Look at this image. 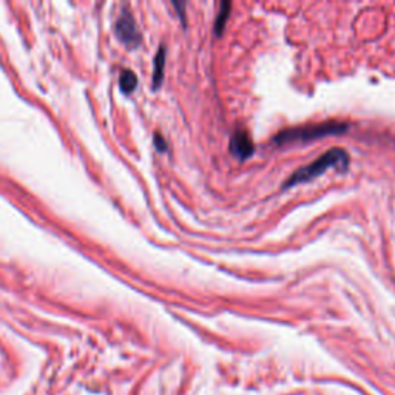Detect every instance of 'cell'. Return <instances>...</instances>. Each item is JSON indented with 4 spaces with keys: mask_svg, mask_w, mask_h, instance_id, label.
<instances>
[{
    "mask_svg": "<svg viewBox=\"0 0 395 395\" xmlns=\"http://www.w3.org/2000/svg\"><path fill=\"white\" fill-rule=\"evenodd\" d=\"M155 146L160 151H167V141L160 133L155 135Z\"/></svg>",
    "mask_w": 395,
    "mask_h": 395,
    "instance_id": "ba28073f",
    "label": "cell"
},
{
    "mask_svg": "<svg viewBox=\"0 0 395 395\" xmlns=\"http://www.w3.org/2000/svg\"><path fill=\"white\" fill-rule=\"evenodd\" d=\"M347 128L349 125L346 122H337V121L309 124L302 125V127H293L280 131L278 135L273 136V142L278 144V146H286V144L292 142H307L320 139V137L325 136L345 133Z\"/></svg>",
    "mask_w": 395,
    "mask_h": 395,
    "instance_id": "7a4b0ae2",
    "label": "cell"
},
{
    "mask_svg": "<svg viewBox=\"0 0 395 395\" xmlns=\"http://www.w3.org/2000/svg\"><path fill=\"white\" fill-rule=\"evenodd\" d=\"M230 10H232V3H229V2L220 3L218 16H216V19H215V32L218 36L224 31V26H226V22L230 16Z\"/></svg>",
    "mask_w": 395,
    "mask_h": 395,
    "instance_id": "52a82bcc",
    "label": "cell"
},
{
    "mask_svg": "<svg viewBox=\"0 0 395 395\" xmlns=\"http://www.w3.org/2000/svg\"><path fill=\"white\" fill-rule=\"evenodd\" d=\"M115 32L119 41L125 45L127 48H136L139 47L142 42L141 32L137 30V25L133 15L128 10H125L121 12L119 19L116 21Z\"/></svg>",
    "mask_w": 395,
    "mask_h": 395,
    "instance_id": "3957f363",
    "label": "cell"
},
{
    "mask_svg": "<svg viewBox=\"0 0 395 395\" xmlns=\"http://www.w3.org/2000/svg\"><path fill=\"white\" fill-rule=\"evenodd\" d=\"M166 47L161 45L160 51L155 57V70H153V90L160 88L164 79V67H166Z\"/></svg>",
    "mask_w": 395,
    "mask_h": 395,
    "instance_id": "5b68a950",
    "label": "cell"
},
{
    "mask_svg": "<svg viewBox=\"0 0 395 395\" xmlns=\"http://www.w3.org/2000/svg\"><path fill=\"white\" fill-rule=\"evenodd\" d=\"M137 85V77L131 70H124L119 76V87L122 90V93L131 95L136 90Z\"/></svg>",
    "mask_w": 395,
    "mask_h": 395,
    "instance_id": "8992f818",
    "label": "cell"
},
{
    "mask_svg": "<svg viewBox=\"0 0 395 395\" xmlns=\"http://www.w3.org/2000/svg\"><path fill=\"white\" fill-rule=\"evenodd\" d=\"M340 167L346 170L349 167V155L347 151L343 148H332L326 151L325 155H321L318 160H315L314 162L307 164V166L301 167L298 170H295L292 176L282 184V189H289L293 186H298L302 182H309L315 180V177L321 176L329 168Z\"/></svg>",
    "mask_w": 395,
    "mask_h": 395,
    "instance_id": "6da1fadb",
    "label": "cell"
},
{
    "mask_svg": "<svg viewBox=\"0 0 395 395\" xmlns=\"http://www.w3.org/2000/svg\"><path fill=\"white\" fill-rule=\"evenodd\" d=\"M229 150H230V153H232L235 157H238V160L241 161H244L247 160V157L253 155V151H255L253 141L244 128H238L232 135V137H230Z\"/></svg>",
    "mask_w": 395,
    "mask_h": 395,
    "instance_id": "277c9868",
    "label": "cell"
}]
</instances>
